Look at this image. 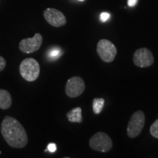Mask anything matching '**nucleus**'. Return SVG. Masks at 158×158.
I'll return each instance as SVG.
<instances>
[{
	"instance_id": "obj_1",
	"label": "nucleus",
	"mask_w": 158,
	"mask_h": 158,
	"mask_svg": "<svg viewBox=\"0 0 158 158\" xmlns=\"http://www.w3.org/2000/svg\"><path fill=\"white\" fill-rule=\"evenodd\" d=\"M1 133L6 143L13 148L21 149L28 143V135L22 124L12 116H6L4 118Z\"/></svg>"
},
{
	"instance_id": "obj_2",
	"label": "nucleus",
	"mask_w": 158,
	"mask_h": 158,
	"mask_svg": "<svg viewBox=\"0 0 158 158\" xmlns=\"http://www.w3.org/2000/svg\"><path fill=\"white\" fill-rule=\"evenodd\" d=\"M20 74L27 81H35L37 80L40 73V64L37 60L33 58L23 59L19 66Z\"/></svg>"
},
{
	"instance_id": "obj_3",
	"label": "nucleus",
	"mask_w": 158,
	"mask_h": 158,
	"mask_svg": "<svg viewBox=\"0 0 158 158\" xmlns=\"http://www.w3.org/2000/svg\"><path fill=\"white\" fill-rule=\"evenodd\" d=\"M89 147L100 152H108L113 147V142L109 135L103 132H98L89 139Z\"/></svg>"
},
{
	"instance_id": "obj_4",
	"label": "nucleus",
	"mask_w": 158,
	"mask_h": 158,
	"mask_svg": "<svg viewBox=\"0 0 158 158\" xmlns=\"http://www.w3.org/2000/svg\"><path fill=\"white\" fill-rule=\"evenodd\" d=\"M145 124V115L142 110L134 112L128 122L127 133L129 138H136L141 134Z\"/></svg>"
},
{
	"instance_id": "obj_5",
	"label": "nucleus",
	"mask_w": 158,
	"mask_h": 158,
	"mask_svg": "<svg viewBox=\"0 0 158 158\" xmlns=\"http://www.w3.org/2000/svg\"><path fill=\"white\" fill-rule=\"evenodd\" d=\"M97 53L103 62L108 63L114 60L117 54V49L110 40L102 39L97 45Z\"/></svg>"
},
{
	"instance_id": "obj_6",
	"label": "nucleus",
	"mask_w": 158,
	"mask_h": 158,
	"mask_svg": "<svg viewBox=\"0 0 158 158\" xmlns=\"http://www.w3.org/2000/svg\"><path fill=\"white\" fill-rule=\"evenodd\" d=\"M155 62L154 56L149 48H138L133 54V63L138 68H148Z\"/></svg>"
},
{
	"instance_id": "obj_7",
	"label": "nucleus",
	"mask_w": 158,
	"mask_h": 158,
	"mask_svg": "<svg viewBox=\"0 0 158 158\" xmlns=\"http://www.w3.org/2000/svg\"><path fill=\"white\" fill-rule=\"evenodd\" d=\"M84 81L79 76H74L68 79L65 86V93L71 98L80 96L84 92Z\"/></svg>"
},
{
	"instance_id": "obj_8",
	"label": "nucleus",
	"mask_w": 158,
	"mask_h": 158,
	"mask_svg": "<svg viewBox=\"0 0 158 158\" xmlns=\"http://www.w3.org/2000/svg\"><path fill=\"white\" fill-rule=\"evenodd\" d=\"M43 43V36L36 33L33 37L23 39L19 43V49L24 54H31L38 51Z\"/></svg>"
},
{
	"instance_id": "obj_9",
	"label": "nucleus",
	"mask_w": 158,
	"mask_h": 158,
	"mask_svg": "<svg viewBox=\"0 0 158 158\" xmlns=\"http://www.w3.org/2000/svg\"><path fill=\"white\" fill-rule=\"evenodd\" d=\"M43 16L49 24L54 27H60L66 24L67 19L61 11L55 8H47L43 12Z\"/></svg>"
},
{
	"instance_id": "obj_10",
	"label": "nucleus",
	"mask_w": 158,
	"mask_h": 158,
	"mask_svg": "<svg viewBox=\"0 0 158 158\" xmlns=\"http://www.w3.org/2000/svg\"><path fill=\"white\" fill-rule=\"evenodd\" d=\"M12 105V97L8 91L0 89V108L7 110Z\"/></svg>"
},
{
	"instance_id": "obj_11",
	"label": "nucleus",
	"mask_w": 158,
	"mask_h": 158,
	"mask_svg": "<svg viewBox=\"0 0 158 158\" xmlns=\"http://www.w3.org/2000/svg\"><path fill=\"white\" fill-rule=\"evenodd\" d=\"M67 118L68 121L73 123H81L83 122L82 109L81 107H76L73 108L67 114Z\"/></svg>"
},
{
	"instance_id": "obj_12",
	"label": "nucleus",
	"mask_w": 158,
	"mask_h": 158,
	"mask_svg": "<svg viewBox=\"0 0 158 158\" xmlns=\"http://www.w3.org/2000/svg\"><path fill=\"white\" fill-rule=\"evenodd\" d=\"M105 100L103 98H94L92 103L93 111L95 114H100L104 107Z\"/></svg>"
},
{
	"instance_id": "obj_13",
	"label": "nucleus",
	"mask_w": 158,
	"mask_h": 158,
	"mask_svg": "<svg viewBox=\"0 0 158 158\" xmlns=\"http://www.w3.org/2000/svg\"><path fill=\"white\" fill-rule=\"evenodd\" d=\"M150 133L152 137L155 138H158V118L155 120V122L152 124L150 127Z\"/></svg>"
},
{
	"instance_id": "obj_14",
	"label": "nucleus",
	"mask_w": 158,
	"mask_h": 158,
	"mask_svg": "<svg viewBox=\"0 0 158 158\" xmlns=\"http://www.w3.org/2000/svg\"><path fill=\"white\" fill-rule=\"evenodd\" d=\"M61 55V49L59 48H54L52 50L49 51L48 56L49 59H51V60H54V59H58Z\"/></svg>"
},
{
	"instance_id": "obj_15",
	"label": "nucleus",
	"mask_w": 158,
	"mask_h": 158,
	"mask_svg": "<svg viewBox=\"0 0 158 158\" xmlns=\"http://www.w3.org/2000/svg\"><path fill=\"white\" fill-rule=\"evenodd\" d=\"M109 18H110V14L108 13H106V12L102 13L101 15H100V20H101V21H102V22H105V21H108V20L109 19Z\"/></svg>"
},
{
	"instance_id": "obj_16",
	"label": "nucleus",
	"mask_w": 158,
	"mask_h": 158,
	"mask_svg": "<svg viewBox=\"0 0 158 158\" xmlns=\"http://www.w3.org/2000/svg\"><path fill=\"white\" fill-rule=\"evenodd\" d=\"M6 67V61L4 57L0 56V72H2Z\"/></svg>"
},
{
	"instance_id": "obj_17",
	"label": "nucleus",
	"mask_w": 158,
	"mask_h": 158,
	"mask_svg": "<svg viewBox=\"0 0 158 158\" xmlns=\"http://www.w3.org/2000/svg\"><path fill=\"white\" fill-rule=\"evenodd\" d=\"M48 150L50 152H54L56 150V144L54 143H51L48 145Z\"/></svg>"
},
{
	"instance_id": "obj_18",
	"label": "nucleus",
	"mask_w": 158,
	"mask_h": 158,
	"mask_svg": "<svg viewBox=\"0 0 158 158\" xmlns=\"http://www.w3.org/2000/svg\"><path fill=\"white\" fill-rule=\"evenodd\" d=\"M138 0H127V5L129 7H135L137 5Z\"/></svg>"
},
{
	"instance_id": "obj_19",
	"label": "nucleus",
	"mask_w": 158,
	"mask_h": 158,
	"mask_svg": "<svg viewBox=\"0 0 158 158\" xmlns=\"http://www.w3.org/2000/svg\"><path fill=\"white\" fill-rule=\"evenodd\" d=\"M78 1H81V2H83V1H84V0H78Z\"/></svg>"
}]
</instances>
